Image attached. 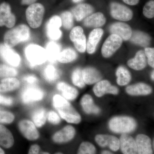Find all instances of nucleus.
I'll use <instances>...</instances> for the list:
<instances>
[{
  "label": "nucleus",
  "mask_w": 154,
  "mask_h": 154,
  "mask_svg": "<svg viewBox=\"0 0 154 154\" xmlns=\"http://www.w3.org/2000/svg\"><path fill=\"white\" fill-rule=\"evenodd\" d=\"M47 119L50 123L57 125L61 122L60 116L55 111L51 110L47 113Z\"/></svg>",
  "instance_id": "43"
},
{
  "label": "nucleus",
  "mask_w": 154,
  "mask_h": 154,
  "mask_svg": "<svg viewBox=\"0 0 154 154\" xmlns=\"http://www.w3.org/2000/svg\"><path fill=\"white\" fill-rule=\"evenodd\" d=\"M96 143L102 147L107 146L113 151H117L120 148L119 139L114 136L99 134L95 138Z\"/></svg>",
  "instance_id": "13"
},
{
  "label": "nucleus",
  "mask_w": 154,
  "mask_h": 154,
  "mask_svg": "<svg viewBox=\"0 0 154 154\" xmlns=\"http://www.w3.org/2000/svg\"><path fill=\"white\" fill-rule=\"evenodd\" d=\"M74 42L76 49L81 53H84L87 49V42L85 34L78 38Z\"/></svg>",
  "instance_id": "41"
},
{
  "label": "nucleus",
  "mask_w": 154,
  "mask_h": 154,
  "mask_svg": "<svg viewBox=\"0 0 154 154\" xmlns=\"http://www.w3.org/2000/svg\"><path fill=\"white\" fill-rule=\"evenodd\" d=\"M0 57L12 66H18L21 63L20 56L5 44L0 45Z\"/></svg>",
  "instance_id": "10"
},
{
  "label": "nucleus",
  "mask_w": 154,
  "mask_h": 154,
  "mask_svg": "<svg viewBox=\"0 0 154 154\" xmlns=\"http://www.w3.org/2000/svg\"><path fill=\"white\" fill-rule=\"evenodd\" d=\"M125 91L131 96H144L151 94L152 90L150 86L145 83H138L128 86Z\"/></svg>",
  "instance_id": "21"
},
{
  "label": "nucleus",
  "mask_w": 154,
  "mask_h": 154,
  "mask_svg": "<svg viewBox=\"0 0 154 154\" xmlns=\"http://www.w3.org/2000/svg\"><path fill=\"white\" fill-rule=\"evenodd\" d=\"M52 101L54 107L57 110L59 115L67 122L79 124L82 121L79 113L63 96L55 94L53 97Z\"/></svg>",
  "instance_id": "1"
},
{
  "label": "nucleus",
  "mask_w": 154,
  "mask_h": 154,
  "mask_svg": "<svg viewBox=\"0 0 154 154\" xmlns=\"http://www.w3.org/2000/svg\"><path fill=\"white\" fill-rule=\"evenodd\" d=\"M147 63L154 69V48H146L144 50Z\"/></svg>",
  "instance_id": "44"
},
{
  "label": "nucleus",
  "mask_w": 154,
  "mask_h": 154,
  "mask_svg": "<svg viewBox=\"0 0 154 154\" xmlns=\"http://www.w3.org/2000/svg\"><path fill=\"white\" fill-rule=\"evenodd\" d=\"M45 51L47 59L50 62L54 63L57 60L60 53V46L54 42H50L47 44Z\"/></svg>",
  "instance_id": "32"
},
{
  "label": "nucleus",
  "mask_w": 154,
  "mask_h": 154,
  "mask_svg": "<svg viewBox=\"0 0 154 154\" xmlns=\"http://www.w3.org/2000/svg\"><path fill=\"white\" fill-rule=\"evenodd\" d=\"M143 14L146 18L152 19L154 17V0L146 3L143 8Z\"/></svg>",
  "instance_id": "40"
},
{
  "label": "nucleus",
  "mask_w": 154,
  "mask_h": 154,
  "mask_svg": "<svg viewBox=\"0 0 154 154\" xmlns=\"http://www.w3.org/2000/svg\"><path fill=\"white\" fill-rule=\"evenodd\" d=\"M23 80L26 82L30 84V85H34V84H36L38 81L37 77L33 75H29L25 76L23 78Z\"/></svg>",
  "instance_id": "46"
},
{
  "label": "nucleus",
  "mask_w": 154,
  "mask_h": 154,
  "mask_svg": "<svg viewBox=\"0 0 154 154\" xmlns=\"http://www.w3.org/2000/svg\"><path fill=\"white\" fill-rule=\"evenodd\" d=\"M45 8L40 3H34L26 9V17L30 27L38 28L41 25L45 14Z\"/></svg>",
  "instance_id": "5"
},
{
  "label": "nucleus",
  "mask_w": 154,
  "mask_h": 154,
  "mask_svg": "<svg viewBox=\"0 0 154 154\" xmlns=\"http://www.w3.org/2000/svg\"><path fill=\"white\" fill-rule=\"evenodd\" d=\"M106 22V18L104 14L101 12H97L85 18L84 24L86 27L97 28L103 26Z\"/></svg>",
  "instance_id": "23"
},
{
  "label": "nucleus",
  "mask_w": 154,
  "mask_h": 154,
  "mask_svg": "<svg viewBox=\"0 0 154 154\" xmlns=\"http://www.w3.org/2000/svg\"><path fill=\"white\" fill-rule=\"evenodd\" d=\"M94 11V8L91 5L82 3L73 8L71 13L76 20L80 22L93 14Z\"/></svg>",
  "instance_id": "18"
},
{
  "label": "nucleus",
  "mask_w": 154,
  "mask_h": 154,
  "mask_svg": "<svg viewBox=\"0 0 154 154\" xmlns=\"http://www.w3.org/2000/svg\"><path fill=\"white\" fill-rule=\"evenodd\" d=\"M14 103V99L12 97H7L0 95V105L11 106Z\"/></svg>",
  "instance_id": "45"
},
{
  "label": "nucleus",
  "mask_w": 154,
  "mask_h": 154,
  "mask_svg": "<svg viewBox=\"0 0 154 154\" xmlns=\"http://www.w3.org/2000/svg\"><path fill=\"white\" fill-rule=\"evenodd\" d=\"M135 140L137 154H153L151 140L148 136L143 134H138Z\"/></svg>",
  "instance_id": "20"
},
{
  "label": "nucleus",
  "mask_w": 154,
  "mask_h": 154,
  "mask_svg": "<svg viewBox=\"0 0 154 154\" xmlns=\"http://www.w3.org/2000/svg\"><path fill=\"white\" fill-rule=\"evenodd\" d=\"M30 35V30L27 25H19L6 33L4 42L6 46L11 48L20 42L27 41Z\"/></svg>",
  "instance_id": "3"
},
{
  "label": "nucleus",
  "mask_w": 154,
  "mask_h": 154,
  "mask_svg": "<svg viewBox=\"0 0 154 154\" xmlns=\"http://www.w3.org/2000/svg\"><path fill=\"white\" fill-rule=\"evenodd\" d=\"M130 39L134 44L145 48L149 45L151 41V38L148 34L141 31L132 32Z\"/></svg>",
  "instance_id": "27"
},
{
  "label": "nucleus",
  "mask_w": 154,
  "mask_h": 154,
  "mask_svg": "<svg viewBox=\"0 0 154 154\" xmlns=\"http://www.w3.org/2000/svg\"><path fill=\"white\" fill-rule=\"evenodd\" d=\"M137 124L132 117L116 116L111 118L108 122L109 129L116 133L127 134L134 131Z\"/></svg>",
  "instance_id": "2"
},
{
  "label": "nucleus",
  "mask_w": 154,
  "mask_h": 154,
  "mask_svg": "<svg viewBox=\"0 0 154 154\" xmlns=\"http://www.w3.org/2000/svg\"><path fill=\"white\" fill-rule=\"evenodd\" d=\"M33 122L36 127H42L47 119V113L43 107H39L33 111L31 115Z\"/></svg>",
  "instance_id": "30"
},
{
  "label": "nucleus",
  "mask_w": 154,
  "mask_h": 154,
  "mask_svg": "<svg viewBox=\"0 0 154 154\" xmlns=\"http://www.w3.org/2000/svg\"><path fill=\"white\" fill-rule=\"evenodd\" d=\"M93 91L96 96L101 97L105 94H110L117 95L119 91L118 88L111 85L107 80H101L96 83L93 88Z\"/></svg>",
  "instance_id": "15"
},
{
  "label": "nucleus",
  "mask_w": 154,
  "mask_h": 154,
  "mask_svg": "<svg viewBox=\"0 0 154 154\" xmlns=\"http://www.w3.org/2000/svg\"><path fill=\"white\" fill-rule=\"evenodd\" d=\"M57 88L61 93L62 96L68 101L75 100L79 95V92L75 88L63 82L58 83Z\"/></svg>",
  "instance_id": "26"
},
{
  "label": "nucleus",
  "mask_w": 154,
  "mask_h": 154,
  "mask_svg": "<svg viewBox=\"0 0 154 154\" xmlns=\"http://www.w3.org/2000/svg\"><path fill=\"white\" fill-rule=\"evenodd\" d=\"M116 82L119 85L125 86L131 80V75L129 71L123 66H119L117 68L116 72Z\"/></svg>",
  "instance_id": "31"
},
{
  "label": "nucleus",
  "mask_w": 154,
  "mask_h": 154,
  "mask_svg": "<svg viewBox=\"0 0 154 154\" xmlns=\"http://www.w3.org/2000/svg\"><path fill=\"white\" fill-rule=\"evenodd\" d=\"M83 79L85 84L93 85L101 81L102 75L100 72L92 67H87L82 70Z\"/></svg>",
  "instance_id": "25"
},
{
  "label": "nucleus",
  "mask_w": 154,
  "mask_h": 154,
  "mask_svg": "<svg viewBox=\"0 0 154 154\" xmlns=\"http://www.w3.org/2000/svg\"><path fill=\"white\" fill-rule=\"evenodd\" d=\"M84 0H72L73 2L75 3H79L82 2Z\"/></svg>",
  "instance_id": "51"
},
{
  "label": "nucleus",
  "mask_w": 154,
  "mask_h": 154,
  "mask_svg": "<svg viewBox=\"0 0 154 154\" xmlns=\"http://www.w3.org/2000/svg\"><path fill=\"white\" fill-rule=\"evenodd\" d=\"M54 154H63V153H62L61 152H58L55 153Z\"/></svg>",
  "instance_id": "55"
},
{
  "label": "nucleus",
  "mask_w": 154,
  "mask_h": 154,
  "mask_svg": "<svg viewBox=\"0 0 154 154\" xmlns=\"http://www.w3.org/2000/svg\"><path fill=\"white\" fill-rule=\"evenodd\" d=\"M37 0H22V5H31L34 4Z\"/></svg>",
  "instance_id": "49"
},
{
  "label": "nucleus",
  "mask_w": 154,
  "mask_h": 154,
  "mask_svg": "<svg viewBox=\"0 0 154 154\" xmlns=\"http://www.w3.org/2000/svg\"><path fill=\"white\" fill-rule=\"evenodd\" d=\"M147 63L144 51L140 50L136 54L134 57L129 60L127 65L131 68L135 70H141L146 67Z\"/></svg>",
  "instance_id": "22"
},
{
  "label": "nucleus",
  "mask_w": 154,
  "mask_h": 154,
  "mask_svg": "<svg viewBox=\"0 0 154 154\" xmlns=\"http://www.w3.org/2000/svg\"><path fill=\"white\" fill-rule=\"evenodd\" d=\"M95 146L89 142H84L80 144L77 154H96Z\"/></svg>",
  "instance_id": "37"
},
{
  "label": "nucleus",
  "mask_w": 154,
  "mask_h": 154,
  "mask_svg": "<svg viewBox=\"0 0 154 154\" xmlns=\"http://www.w3.org/2000/svg\"><path fill=\"white\" fill-rule=\"evenodd\" d=\"M40 147L38 145L33 144L30 146L28 154H40Z\"/></svg>",
  "instance_id": "47"
},
{
  "label": "nucleus",
  "mask_w": 154,
  "mask_h": 154,
  "mask_svg": "<svg viewBox=\"0 0 154 154\" xmlns=\"http://www.w3.org/2000/svg\"><path fill=\"white\" fill-rule=\"evenodd\" d=\"M109 30L111 34H116L123 40H129L132 34L130 26L124 22H117L110 25Z\"/></svg>",
  "instance_id": "16"
},
{
  "label": "nucleus",
  "mask_w": 154,
  "mask_h": 154,
  "mask_svg": "<svg viewBox=\"0 0 154 154\" xmlns=\"http://www.w3.org/2000/svg\"><path fill=\"white\" fill-rule=\"evenodd\" d=\"M120 148L123 154H137L136 142L134 139L128 134L120 137Z\"/></svg>",
  "instance_id": "17"
},
{
  "label": "nucleus",
  "mask_w": 154,
  "mask_h": 154,
  "mask_svg": "<svg viewBox=\"0 0 154 154\" xmlns=\"http://www.w3.org/2000/svg\"><path fill=\"white\" fill-rule=\"evenodd\" d=\"M44 97L42 90L36 87H30L26 88L21 94L22 102L25 104H30L41 101Z\"/></svg>",
  "instance_id": "9"
},
{
  "label": "nucleus",
  "mask_w": 154,
  "mask_h": 154,
  "mask_svg": "<svg viewBox=\"0 0 154 154\" xmlns=\"http://www.w3.org/2000/svg\"><path fill=\"white\" fill-rule=\"evenodd\" d=\"M14 119L15 116L13 113L0 108V124H10Z\"/></svg>",
  "instance_id": "39"
},
{
  "label": "nucleus",
  "mask_w": 154,
  "mask_h": 154,
  "mask_svg": "<svg viewBox=\"0 0 154 154\" xmlns=\"http://www.w3.org/2000/svg\"><path fill=\"white\" fill-rule=\"evenodd\" d=\"M18 74V71L13 67L0 64V77H14Z\"/></svg>",
  "instance_id": "38"
},
{
  "label": "nucleus",
  "mask_w": 154,
  "mask_h": 154,
  "mask_svg": "<svg viewBox=\"0 0 154 154\" xmlns=\"http://www.w3.org/2000/svg\"><path fill=\"white\" fill-rule=\"evenodd\" d=\"M75 134L74 128L72 125H68L55 132L53 135L52 139L55 143H66L72 140Z\"/></svg>",
  "instance_id": "14"
},
{
  "label": "nucleus",
  "mask_w": 154,
  "mask_h": 154,
  "mask_svg": "<svg viewBox=\"0 0 154 154\" xmlns=\"http://www.w3.org/2000/svg\"><path fill=\"white\" fill-rule=\"evenodd\" d=\"M81 105L83 110L88 114H98L100 112V109L95 105L92 96L89 94H85L82 97Z\"/></svg>",
  "instance_id": "24"
},
{
  "label": "nucleus",
  "mask_w": 154,
  "mask_h": 154,
  "mask_svg": "<svg viewBox=\"0 0 154 154\" xmlns=\"http://www.w3.org/2000/svg\"><path fill=\"white\" fill-rule=\"evenodd\" d=\"M62 25L66 30L71 29L74 25V17L71 12L64 11L60 15Z\"/></svg>",
  "instance_id": "36"
},
{
  "label": "nucleus",
  "mask_w": 154,
  "mask_h": 154,
  "mask_svg": "<svg viewBox=\"0 0 154 154\" xmlns=\"http://www.w3.org/2000/svg\"><path fill=\"white\" fill-rule=\"evenodd\" d=\"M151 79L152 81H154V70L152 72L151 74Z\"/></svg>",
  "instance_id": "52"
},
{
  "label": "nucleus",
  "mask_w": 154,
  "mask_h": 154,
  "mask_svg": "<svg viewBox=\"0 0 154 154\" xmlns=\"http://www.w3.org/2000/svg\"><path fill=\"white\" fill-rule=\"evenodd\" d=\"M84 34V30L80 26H76L73 28L69 34L71 40L74 42L78 38H80Z\"/></svg>",
  "instance_id": "42"
},
{
  "label": "nucleus",
  "mask_w": 154,
  "mask_h": 154,
  "mask_svg": "<svg viewBox=\"0 0 154 154\" xmlns=\"http://www.w3.org/2000/svg\"><path fill=\"white\" fill-rule=\"evenodd\" d=\"M103 33L104 31L102 28H95L91 31L87 42V50L88 54H93L95 52Z\"/></svg>",
  "instance_id": "19"
},
{
  "label": "nucleus",
  "mask_w": 154,
  "mask_h": 154,
  "mask_svg": "<svg viewBox=\"0 0 154 154\" xmlns=\"http://www.w3.org/2000/svg\"><path fill=\"white\" fill-rule=\"evenodd\" d=\"M71 79L73 84L78 88H82L85 86L83 79L82 70L80 68L75 69L72 72Z\"/></svg>",
  "instance_id": "35"
},
{
  "label": "nucleus",
  "mask_w": 154,
  "mask_h": 154,
  "mask_svg": "<svg viewBox=\"0 0 154 154\" xmlns=\"http://www.w3.org/2000/svg\"><path fill=\"white\" fill-rule=\"evenodd\" d=\"M20 82L17 78L10 77L4 79L0 83V93L15 91L19 88Z\"/></svg>",
  "instance_id": "29"
},
{
  "label": "nucleus",
  "mask_w": 154,
  "mask_h": 154,
  "mask_svg": "<svg viewBox=\"0 0 154 154\" xmlns=\"http://www.w3.org/2000/svg\"><path fill=\"white\" fill-rule=\"evenodd\" d=\"M110 13L113 18L122 22L129 21L133 16L132 11L129 8L117 2L110 4Z\"/></svg>",
  "instance_id": "6"
},
{
  "label": "nucleus",
  "mask_w": 154,
  "mask_h": 154,
  "mask_svg": "<svg viewBox=\"0 0 154 154\" xmlns=\"http://www.w3.org/2000/svg\"><path fill=\"white\" fill-rule=\"evenodd\" d=\"M14 143L13 135L8 128L0 124V146L6 149L11 148Z\"/></svg>",
  "instance_id": "28"
},
{
  "label": "nucleus",
  "mask_w": 154,
  "mask_h": 154,
  "mask_svg": "<svg viewBox=\"0 0 154 154\" xmlns=\"http://www.w3.org/2000/svg\"><path fill=\"white\" fill-rule=\"evenodd\" d=\"M62 25L60 17L54 16L51 17L48 22L46 31L48 36L53 40H57L61 38L62 32L60 28Z\"/></svg>",
  "instance_id": "12"
},
{
  "label": "nucleus",
  "mask_w": 154,
  "mask_h": 154,
  "mask_svg": "<svg viewBox=\"0 0 154 154\" xmlns=\"http://www.w3.org/2000/svg\"><path fill=\"white\" fill-rule=\"evenodd\" d=\"M45 79L48 82H55L60 76V72L55 66L49 65L45 68L43 72Z\"/></svg>",
  "instance_id": "34"
},
{
  "label": "nucleus",
  "mask_w": 154,
  "mask_h": 154,
  "mask_svg": "<svg viewBox=\"0 0 154 154\" xmlns=\"http://www.w3.org/2000/svg\"><path fill=\"white\" fill-rule=\"evenodd\" d=\"M153 146H154V141Z\"/></svg>",
  "instance_id": "56"
},
{
  "label": "nucleus",
  "mask_w": 154,
  "mask_h": 154,
  "mask_svg": "<svg viewBox=\"0 0 154 154\" xmlns=\"http://www.w3.org/2000/svg\"><path fill=\"white\" fill-rule=\"evenodd\" d=\"M16 22V17L11 12V6L8 3H2L0 5V26L11 28L14 27Z\"/></svg>",
  "instance_id": "11"
},
{
  "label": "nucleus",
  "mask_w": 154,
  "mask_h": 154,
  "mask_svg": "<svg viewBox=\"0 0 154 154\" xmlns=\"http://www.w3.org/2000/svg\"><path fill=\"white\" fill-rule=\"evenodd\" d=\"M0 154H5L4 150L0 147Z\"/></svg>",
  "instance_id": "53"
},
{
  "label": "nucleus",
  "mask_w": 154,
  "mask_h": 154,
  "mask_svg": "<svg viewBox=\"0 0 154 154\" xmlns=\"http://www.w3.org/2000/svg\"><path fill=\"white\" fill-rule=\"evenodd\" d=\"M122 1L127 5L131 6H134L138 4L140 0H122Z\"/></svg>",
  "instance_id": "48"
},
{
  "label": "nucleus",
  "mask_w": 154,
  "mask_h": 154,
  "mask_svg": "<svg viewBox=\"0 0 154 154\" xmlns=\"http://www.w3.org/2000/svg\"><path fill=\"white\" fill-rule=\"evenodd\" d=\"M18 127L22 135L28 140H36L39 137V133L33 122L28 119L19 121Z\"/></svg>",
  "instance_id": "8"
},
{
  "label": "nucleus",
  "mask_w": 154,
  "mask_h": 154,
  "mask_svg": "<svg viewBox=\"0 0 154 154\" xmlns=\"http://www.w3.org/2000/svg\"><path fill=\"white\" fill-rule=\"evenodd\" d=\"M123 40L116 34H111L107 37L102 46V55L104 57L109 58L121 47Z\"/></svg>",
  "instance_id": "7"
},
{
  "label": "nucleus",
  "mask_w": 154,
  "mask_h": 154,
  "mask_svg": "<svg viewBox=\"0 0 154 154\" xmlns=\"http://www.w3.org/2000/svg\"><path fill=\"white\" fill-rule=\"evenodd\" d=\"M77 57V53L74 50L67 48L60 52L58 57L57 61L60 63H69L75 60Z\"/></svg>",
  "instance_id": "33"
},
{
  "label": "nucleus",
  "mask_w": 154,
  "mask_h": 154,
  "mask_svg": "<svg viewBox=\"0 0 154 154\" xmlns=\"http://www.w3.org/2000/svg\"><path fill=\"white\" fill-rule=\"evenodd\" d=\"M25 56L31 67L40 65L47 59L45 49L36 45H28L25 51Z\"/></svg>",
  "instance_id": "4"
},
{
  "label": "nucleus",
  "mask_w": 154,
  "mask_h": 154,
  "mask_svg": "<svg viewBox=\"0 0 154 154\" xmlns=\"http://www.w3.org/2000/svg\"><path fill=\"white\" fill-rule=\"evenodd\" d=\"M101 154H113L111 152L108 151L107 150H104L102 152Z\"/></svg>",
  "instance_id": "50"
},
{
  "label": "nucleus",
  "mask_w": 154,
  "mask_h": 154,
  "mask_svg": "<svg viewBox=\"0 0 154 154\" xmlns=\"http://www.w3.org/2000/svg\"><path fill=\"white\" fill-rule=\"evenodd\" d=\"M50 154L49 152H40V154Z\"/></svg>",
  "instance_id": "54"
}]
</instances>
